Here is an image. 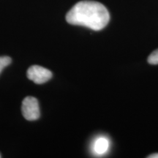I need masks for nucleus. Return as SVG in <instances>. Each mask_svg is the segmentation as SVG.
<instances>
[{
	"label": "nucleus",
	"instance_id": "obj_1",
	"mask_svg": "<svg viewBox=\"0 0 158 158\" xmlns=\"http://www.w3.org/2000/svg\"><path fill=\"white\" fill-rule=\"evenodd\" d=\"M109 20L107 8L101 3L94 1L79 2L66 15V21L70 24L82 26L94 31L105 28Z\"/></svg>",
	"mask_w": 158,
	"mask_h": 158
},
{
	"label": "nucleus",
	"instance_id": "obj_2",
	"mask_svg": "<svg viewBox=\"0 0 158 158\" xmlns=\"http://www.w3.org/2000/svg\"><path fill=\"white\" fill-rule=\"evenodd\" d=\"M22 114L26 119L34 121L40 118L39 102L34 97H27L22 102Z\"/></svg>",
	"mask_w": 158,
	"mask_h": 158
},
{
	"label": "nucleus",
	"instance_id": "obj_3",
	"mask_svg": "<svg viewBox=\"0 0 158 158\" xmlns=\"http://www.w3.org/2000/svg\"><path fill=\"white\" fill-rule=\"evenodd\" d=\"M52 76V73L50 70L38 65H33L27 70V78L37 84L47 82Z\"/></svg>",
	"mask_w": 158,
	"mask_h": 158
},
{
	"label": "nucleus",
	"instance_id": "obj_4",
	"mask_svg": "<svg viewBox=\"0 0 158 158\" xmlns=\"http://www.w3.org/2000/svg\"><path fill=\"white\" fill-rule=\"evenodd\" d=\"M110 143L109 141L106 138L100 137L97 138L93 143V149L94 153L98 155H102L106 154L109 149Z\"/></svg>",
	"mask_w": 158,
	"mask_h": 158
},
{
	"label": "nucleus",
	"instance_id": "obj_5",
	"mask_svg": "<svg viewBox=\"0 0 158 158\" xmlns=\"http://www.w3.org/2000/svg\"><path fill=\"white\" fill-rule=\"evenodd\" d=\"M11 63V58L9 56H0V73L5 68Z\"/></svg>",
	"mask_w": 158,
	"mask_h": 158
},
{
	"label": "nucleus",
	"instance_id": "obj_6",
	"mask_svg": "<svg viewBox=\"0 0 158 158\" xmlns=\"http://www.w3.org/2000/svg\"><path fill=\"white\" fill-rule=\"evenodd\" d=\"M148 62L151 64H158V49L150 54L148 58Z\"/></svg>",
	"mask_w": 158,
	"mask_h": 158
},
{
	"label": "nucleus",
	"instance_id": "obj_7",
	"mask_svg": "<svg viewBox=\"0 0 158 158\" xmlns=\"http://www.w3.org/2000/svg\"><path fill=\"white\" fill-rule=\"evenodd\" d=\"M148 157L149 158H158V154H153V155H151L149 156Z\"/></svg>",
	"mask_w": 158,
	"mask_h": 158
},
{
	"label": "nucleus",
	"instance_id": "obj_8",
	"mask_svg": "<svg viewBox=\"0 0 158 158\" xmlns=\"http://www.w3.org/2000/svg\"><path fill=\"white\" fill-rule=\"evenodd\" d=\"M0 157H1V155H0Z\"/></svg>",
	"mask_w": 158,
	"mask_h": 158
}]
</instances>
